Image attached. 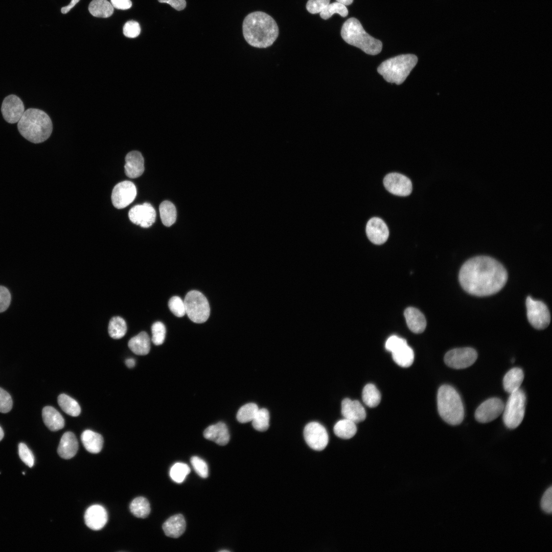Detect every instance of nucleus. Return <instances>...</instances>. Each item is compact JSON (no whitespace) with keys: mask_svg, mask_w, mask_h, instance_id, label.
Instances as JSON below:
<instances>
[{"mask_svg":"<svg viewBox=\"0 0 552 552\" xmlns=\"http://www.w3.org/2000/svg\"><path fill=\"white\" fill-rule=\"evenodd\" d=\"M136 189L130 181H123L117 184L111 194V201L117 209H121L129 205L135 198Z\"/></svg>","mask_w":552,"mask_h":552,"instance_id":"12","label":"nucleus"},{"mask_svg":"<svg viewBox=\"0 0 552 552\" xmlns=\"http://www.w3.org/2000/svg\"><path fill=\"white\" fill-rule=\"evenodd\" d=\"M160 3L169 4L172 7L178 11L184 9L186 6L185 0H158Z\"/></svg>","mask_w":552,"mask_h":552,"instance_id":"52","label":"nucleus"},{"mask_svg":"<svg viewBox=\"0 0 552 552\" xmlns=\"http://www.w3.org/2000/svg\"><path fill=\"white\" fill-rule=\"evenodd\" d=\"M58 403L64 412L72 417H77L80 413L81 408L78 402L66 394L58 396Z\"/></svg>","mask_w":552,"mask_h":552,"instance_id":"34","label":"nucleus"},{"mask_svg":"<svg viewBox=\"0 0 552 552\" xmlns=\"http://www.w3.org/2000/svg\"><path fill=\"white\" fill-rule=\"evenodd\" d=\"M253 427L259 431L267 430L269 426V413L266 408L259 409L252 420Z\"/></svg>","mask_w":552,"mask_h":552,"instance_id":"38","label":"nucleus"},{"mask_svg":"<svg viewBox=\"0 0 552 552\" xmlns=\"http://www.w3.org/2000/svg\"><path fill=\"white\" fill-rule=\"evenodd\" d=\"M459 281L468 293L477 296L494 294L500 291L508 280L503 266L487 256H477L467 261L459 272Z\"/></svg>","mask_w":552,"mask_h":552,"instance_id":"1","label":"nucleus"},{"mask_svg":"<svg viewBox=\"0 0 552 552\" xmlns=\"http://www.w3.org/2000/svg\"><path fill=\"white\" fill-rule=\"evenodd\" d=\"M330 0H308L306 9L312 14L320 13L329 4Z\"/></svg>","mask_w":552,"mask_h":552,"instance_id":"47","label":"nucleus"},{"mask_svg":"<svg viewBox=\"0 0 552 552\" xmlns=\"http://www.w3.org/2000/svg\"><path fill=\"white\" fill-rule=\"evenodd\" d=\"M11 294L8 289L0 286V313L5 311L10 305Z\"/></svg>","mask_w":552,"mask_h":552,"instance_id":"50","label":"nucleus"},{"mask_svg":"<svg viewBox=\"0 0 552 552\" xmlns=\"http://www.w3.org/2000/svg\"><path fill=\"white\" fill-rule=\"evenodd\" d=\"M123 31L125 36L129 38H135L139 35L141 28L137 21L129 20L125 24Z\"/></svg>","mask_w":552,"mask_h":552,"instance_id":"45","label":"nucleus"},{"mask_svg":"<svg viewBox=\"0 0 552 552\" xmlns=\"http://www.w3.org/2000/svg\"><path fill=\"white\" fill-rule=\"evenodd\" d=\"M128 217L133 223L148 228L154 223L156 212L151 204L145 202L132 207L129 211Z\"/></svg>","mask_w":552,"mask_h":552,"instance_id":"15","label":"nucleus"},{"mask_svg":"<svg viewBox=\"0 0 552 552\" xmlns=\"http://www.w3.org/2000/svg\"><path fill=\"white\" fill-rule=\"evenodd\" d=\"M319 13L323 19H327L335 13L346 17L348 14V10L345 5L336 2L329 4Z\"/></svg>","mask_w":552,"mask_h":552,"instance_id":"39","label":"nucleus"},{"mask_svg":"<svg viewBox=\"0 0 552 552\" xmlns=\"http://www.w3.org/2000/svg\"><path fill=\"white\" fill-rule=\"evenodd\" d=\"M541 507L542 510L546 513L550 514L552 512V489L551 487L547 489L541 498Z\"/></svg>","mask_w":552,"mask_h":552,"instance_id":"48","label":"nucleus"},{"mask_svg":"<svg viewBox=\"0 0 552 552\" xmlns=\"http://www.w3.org/2000/svg\"><path fill=\"white\" fill-rule=\"evenodd\" d=\"M186 314L194 323H203L209 317L210 308L208 300L200 292L191 290L184 299Z\"/></svg>","mask_w":552,"mask_h":552,"instance_id":"8","label":"nucleus"},{"mask_svg":"<svg viewBox=\"0 0 552 552\" xmlns=\"http://www.w3.org/2000/svg\"><path fill=\"white\" fill-rule=\"evenodd\" d=\"M524 379V373L519 367H514L509 370L504 375L503 379V386L505 391L509 394L517 390L520 388Z\"/></svg>","mask_w":552,"mask_h":552,"instance_id":"27","label":"nucleus"},{"mask_svg":"<svg viewBox=\"0 0 552 552\" xmlns=\"http://www.w3.org/2000/svg\"><path fill=\"white\" fill-rule=\"evenodd\" d=\"M304 436L308 445L317 451L324 450L329 441L326 428L316 422H312L306 425L304 429Z\"/></svg>","mask_w":552,"mask_h":552,"instance_id":"11","label":"nucleus"},{"mask_svg":"<svg viewBox=\"0 0 552 552\" xmlns=\"http://www.w3.org/2000/svg\"><path fill=\"white\" fill-rule=\"evenodd\" d=\"M170 311L176 316L180 317L186 314L184 301L179 296L172 297L168 303Z\"/></svg>","mask_w":552,"mask_h":552,"instance_id":"42","label":"nucleus"},{"mask_svg":"<svg viewBox=\"0 0 552 552\" xmlns=\"http://www.w3.org/2000/svg\"><path fill=\"white\" fill-rule=\"evenodd\" d=\"M219 551H220V552H222V551H225H225H229V550H225V549L224 550H224H220Z\"/></svg>","mask_w":552,"mask_h":552,"instance_id":"57","label":"nucleus"},{"mask_svg":"<svg viewBox=\"0 0 552 552\" xmlns=\"http://www.w3.org/2000/svg\"><path fill=\"white\" fill-rule=\"evenodd\" d=\"M477 358V353L470 347L456 348L449 351L444 356V362L448 366L463 369L472 365Z\"/></svg>","mask_w":552,"mask_h":552,"instance_id":"10","label":"nucleus"},{"mask_svg":"<svg viewBox=\"0 0 552 552\" xmlns=\"http://www.w3.org/2000/svg\"><path fill=\"white\" fill-rule=\"evenodd\" d=\"M391 353L394 361L401 367H409L413 362V351L407 343L400 346Z\"/></svg>","mask_w":552,"mask_h":552,"instance_id":"29","label":"nucleus"},{"mask_svg":"<svg viewBox=\"0 0 552 552\" xmlns=\"http://www.w3.org/2000/svg\"><path fill=\"white\" fill-rule=\"evenodd\" d=\"M204 437L216 444L224 446L229 441V434L226 425L219 422L208 427L203 432Z\"/></svg>","mask_w":552,"mask_h":552,"instance_id":"21","label":"nucleus"},{"mask_svg":"<svg viewBox=\"0 0 552 552\" xmlns=\"http://www.w3.org/2000/svg\"><path fill=\"white\" fill-rule=\"evenodd\" d=\"M258 409V405L254 403L246 404L238 410L237 413V419L242 423L252 421Z\"/></svg>","mask_w":552,"mask_h":552,"instance_id":"37","label":"nucleus"},{"mask_svg":"<svg viewBox=\"0 0 552 552\" xmlns=\"http://www.w3.org/2000/svg\"><path fill=\"white\" fill-rule=\"evenodd\" d=\"M80 0H72L70 4L65 7L61 8V11L63 14L67 13L72 8H73L77 3L79 2Z\"/></svg>","mask_w":552,"mask_h":552,"instance_id":"53","label":"nucleus"},{"mask_svg":"<svg viewBox=\"0 0 552 552\" xmlns=\"http://www.w3.org/2000/svg\"><path fill=\"white\" fill-rule=\"evenodd\" d=\"M18 453L20 459L26 465L30 468L33 466L34 464V455L25 443H20L19 444Z\"/></svg>","mask_w":552,"mask_h":552,"instance_id":"44","label":"nucleus"},{"mask_svg":"<svg viewBox=\"0 0 552 552\" xmlns=\"http://www.w3.org/2000/svg\"><path fill=\"white\" fill-rule=\"evenodd\" d=\"M4 435V431L2 427L0 426V441L3 439Z\"/></svg>","mask_w":552,"mask_h":552,"instance_id":"56","label":"nucleus"},{"mask_svg":"<svg viewBox=\"0 0 552 552\" xmlns=\"http://www.w3.org/2000/svg\"><path fill=\"white\" fill-rule=\"evenodd\" d=\"M42 416L45 426L51 431H56L64 426V420L55 408L48 406L43 407Z\"/></svg>","mask_w":552,"mask_h":552,"instance_id":"25","label":"nucleus"},{"mask_svg":"<svg viewBox=\"0 0 552 552\" xmlns=\"http://www.w3.org/2000/svg\"><path fill=\"white\" fill-rule=\"evenodd\" d=\"M21 100L15 95H10L4 98L1 107L4 119L8 123H18L25 112Z\"/></svg>","mask_w":552,"mask_h":552,"instance_id":"16","label":"nucleus"},{"mask_svg":"<svg viewBox=\"0 0 552 552\" xmlns=\"http://www.w3.org/2000/svg\"><path fill=\"white\" fill-rule=\"evenodd\" d=\"M333 430L337 436L343 439H349L356 434L357 427L355 422L344 418L335 424Z\"/></svg>","mask_w":552,"mask_h":552,"instance_id":"31","label":"nucleus"},{"mask_svg":"<svg viewBox=\"0 0 552 552\" xmlns=\"http://www.w3.org/2000/svg\"><path fill=\"white\" fill-rule=\"evenodd\" d=\"M341 36L347 43L359 48L367 54L375 55L382 50L381 41L367 33L355 18H350L344 22L341 30Z\"/></svg>","mask_w":552,"mask_h":552,"instance_id":"4","label":"nucleus"},{"mask_svg":"<svg viewBox=\"0 0 552 552\" xmlns=\"http://www.w3.org/2000/svg\"><path fill=\"white\" fill-rule=\"evenodd\" d=\"M343 417L355 423L361 422L366 418V412L362 404L357 400L344 399L341 402Z\"/></svg>","mask_w":552,"mask_h":552,"instance_id":"19","label":"nucleus"},{"mask_svg":"<svg viewBox=\"0 0 552 552\" xmlns=\"http://www.w3.org/2000/svg\"><path fill=\"white\" fill-rule=\"evenodd\" d=\"M407 343L406 340L396 335L390 336L386 340L385 344V349L392 352L400 346Z\"/></svg>","mask_w":552,"mask_h":552,"instance_id":"49","label":"nucleus"},{"mask_svg":"<svg viewBox=\"0 0 552 552\" xmlns=\"http://www.w3.org/2000/svg\"><path fill=\"white\" fill-rule=\"evenodd\" d=\"M417 62L415 55H400L382 62L377 71L387 82L399 85L405 80Z\"/></svg>","mask_w":552,"mask_h":552,"instance_id":"6","label":"nucleus"},{"mask_svg":"<svg viewBox=\"0 0 552 552\" xmlns=\"http://www.w3.org/2000/svg\"><path fill=\"white\" fill-rule=\"evenodd\" d=\"M365 231L370 241L377 245L385 243L389 236V231L386 224L378 217L372 218L368 221Z\"/></svg>","mask_w":552,"mask_h":552,"instance_id":"17","label":"nucleus"},{"mask_svg":"<svg viewBox=\"0 0 552 552\" xmlns=\"http://www.w3.org/2000/svg\"><path fill=\"white\" fill-rule=\"evenodd\" d=\"M81 440L85 449L90 453H98L102 449V436L92 430H84L81 434Z\"/></svg>","mask_w":552,"mask_h":552,"instance_id":"26","label":"nucleus"},{"mask_svg":"<svg viewBox=\"0 0 552 552\" xmlns=\"http://www.w3.org/2000/svg\"><path fill=\"white\" fill-rule=\"evenodd\" d=\"M438 410L441 417L447 423L461 424L464 418V408L461 398L452 386L443 385L437 395Z\"/></svg>","mask_w":552,"mask_h":552,"instance_id":"5","label":"nucleus"},{"mask_svg":"<svg viewBox=\"0 0 552 552\" xmlns=\"http://www.w3.org/2000/svg\"><path fill=\"white\" fill-rule=\"evenodd\" d=\"M190 461L194 470L200 477L203 478L208 477V466L203 459L197 456H194L191 458Z\"/></svg>","mask_w":552,"mask_h":552,"instance_id":"43","label":"nucleus"},{"mask_svg":"<svg viewBox=\"0 0 552 552\" xmlns=\"http://www.w3.org/2000/svg\"><path fill=\"white\" fill-rule=\"evenodd\" d=\"M108 333L113 339L122 338L127 332V325L125 320L120 316L111 318L108 325Z\"/></svg>","mask_w":552,"mask_h":552,"instance_id":"36","label":"nucleus"},{"mask_svg":"<svg viewBox=\"0 0 552 552\" xmlns=\"http://www.w3.org/2000/svg\"><path fill=\"white\" fill-rule=\"evenodd\" d=\"M129 508L131 513L135 517L146 518L150 512V505L148 500L144 497L134 498L130 503Z\"/></svg>","mask_w":552,"mask_h":552,"instance_id":"33","label":"nucleus"},{"mask_svg":"<svg viewBox=\"0 0 552 552\" xmlns=\"http://www.w3.org/2000/svg\"><path fill=\"white\" fill-rule=\"evenodd\" d=\"M88 10L95 17L107 18L113 14L114 8L107 0H93L88 6Z\"/></svg>","mask_w":552,"mask_h":552,"instance_id":"30","label":"nucleus"},{"mask_svg":"<svg viewBox=\"0 0 552 552\" xmlns=\"http://www.w3.org/2000/svg\"><path fill=\"white\" fill-rule=\"evenodd\" d=\"M385 189L390 193L400 196H407L412 190V183L406 176L398 173L387 174L383 179Z\"/></svg>","mask_w":552,"mask_h":552,"instance_id":"14","label":"nucleus"},{"mask_svg":"<svg viewBox=\"0 0 552 552\" xmlns=\"http://www.w3.org/2000/svg\"><path fill=\"white\" fill-rule=\"evenodd\" d=\"M362 399L365 405L370 407H375L380 402L381 395L374 384L369 383L363 389Z\"/></svg>","mask_w":552,"mask_h":552,"instance_id":"35","label":"nucleus"},{"mask_svg":"<svg viewBox=\"0 0 552 552\" xmlns=\"http://www.w3.org/2000/svg\"><path fill=\"white\" fill-rule=\"evenodd\" d=\"M504 404L498 398H491L482 402L475 412V419L480 423H486L496 419L502 413Z\"/></svg>","mask_w":552,"mask_h":552,"instance_id":"13","label":"nucleus"},{"mask_svg":"<svg viewBox=\"0 0 552 552\" xmlns=\"http://www.w3.org/2000/svg\"><path fill=\"white\" fill-rule=\"evenodd\" d=\"M12 399L10 395L5 390L0 387V412L7 413L12 407Z\"/></svg>","mask_w":552,"mask_h":552,"instance_id":"46","label":"nucleus"},{"mask_svg":"<svg viewBox=\"0 0 552 552\" xmlns=\"http://www.w3.org/2000/svg\"><path fill=\"white\" fill-rule=\"evenodd\" d=\"M337 2L341 3L345 6L349 5L353 3V0H336Z\"/></svg>","mask_w":552,"mask_h":552,"instance_id":"55","label":"nucleus"},{"mask_svg":"<svg viewBox=\"0 0 552 552\" xmlns=\"http://www.w3.org/2000/svg\"><path fill=\"white\" fill-rule=\"evenodd\" d=\"M125 364L128 367L132 368L134 366L135 364V361L133 358L127 359L125 360Z\"/></svg>","mask_w":552,"mask_h":552,"instance_id":"54","label":"nucleus"},{"mask_svg":"<svg viewBox=\"0 0 552 552\" xmlns=\"http://www.w3.org/2000/svg\"><path fill=\"white\" fill-rule=\"evenodd\" d=\"M17 128L20 134L33 143L46 141L53 130L52 121L43 111L30 108L25 111L18 122Z\"/></svg>","mask_w":552,"mask_h":552,"instance_id":"3","label":"nucleus"},{"mask_svg":"<svg viewBox=\"0 0 552 552\" xmlns=\"http://www.w3.org/2000/svg\"><path fill=\"white\" fill-rule=\"evenodd\" d=\"M160 218L163 224L166 226L173 225L176 219V210L170 201H163L159 206Z\"/></svg>","mask_w":552,"mask_h":552,"instance_id":"32","label":"nucleus"},{"mask_svg":"<svg viewBox=\"0 0 552 552\" xmlns=\"http://www.w3.org/2000/svg\"><path fill=\"white\" fill-rule=\"evenodd\" d=\"M186 527V521L181 514H176L170 517L163 525L165 535L175 538L180 537L184 533Z\"/></svg>","mask_w":552,"mask_h":552,"instance_id":"24","label":"nucleus"},{"mask_svg":"<svg viewBox=\"0 0 552 552\" xmlns=\"http://www.w3.org/2000/svg\"><path fill=\"white\" fill-rule=\"evenodd\" d=\"M113 8L120 10H127L132 6L130 0H110Z\"/></svg>","mask_w":552,"mask_h":552,"instance_id":"51","label":"nucleus"},{"mask_svg":"<svg viewBox=\"0 0 552 552\" xmlns=\"http://www.w3.org/2000/svg\"><path fill=\"white\" fill-rule=\"evenodd\" d=\"M242 30L247 42L258 48L271 45L279 35L275 21L268 14L261 11L248 14L243 20Z\"/></svg>","mask_w":552,"mask_h":552,"instance_id":"2","label":"nucleus"},{"mask_svg":"<svg viewBox=\"0 0 552 552\" xmlns=\"http://www.w3.org/2000/svg\"><path fill=\"white\" fill-rule=\"evenodd\" d=\"M404 317L408 328L413 333H421L426 327V321L423 314L418 309L408 307L404 311Z\"/></svg>","mask_w":552,"mask_h":552,"instance_id":"23","label":"nucleus"},{"mask_svg":"<svg viewBox=\"0 0 552 552\" xmlns=\"http://www.w3.org/2000/svg\"><path fill=\"white\" fill-rule=\"evenodd\" d=\"M190 468L188 465L182 463H177L173 465L170 470L171 479L177 483H181L190 472Z\"/></svg>","mask_w":552,"mask_h":552,"instance_id":"40","label":"nucleus"},{"mask_svg":"<svg viewBox=\"0 0 552 552\" xmlns=\"http://www.w3.org/2000/svg\"><path fill=\"white\" fill-rule=\"evenodd\" d=\"M152 341L156 345L162 344L165 338L166 329L163 323L160 321L154 323L151 327Z\"/></svg>","mask_w":552,"mask_h":552,"instance_id":"41","label":"nucleus"},{"mask_svg":"<svg viewBox=\"0 0 552 552\" xmlns=\"http://www.w3.org/2000/svg\"><path fill=\"white\" fill-rule=\"evenodd\" d=\"M128 346L134 354L145 355L149 353L150 350V339L146 332L142 331L132 337L129 340Z\"/></svg>","mask_w":552,"mask_h":552,"instance_id":"28","label":"nucleus"},{"mask_svg":"<svg viewBox=\"0 0 552 552\" xmlns=\"http://www.w3.org/2000/svg\"><path fill=\"white\" fill-rule=\"evenodd\" d=\"M106 510L100 504H94L88 507L84 514L85 524L89 528L98 531L102 529L107 522Z\"/></svg>","mask_w":552,"mask_h":552,"instance_id":"18","label":"nucleus"},{"mask_svg":"<svg viewBox=\"0 0 552 552\" xmlns=\"http://www.w3.org/2000/svg\"><path fill=\"white\" fill-rule=\"evenodd\" d=\"M525 304L527 317L531 325L538 330L547 327L550 321V314L546 305L530 296L526 298Z\"/></svg>","mask_w":552,"mask_h":552,"instance_id":"9","label":"nucleus"},{"mask_svg":"<svg viewBox=\"0 0 552 552\" xmlns=\"http://www.w3.org/2000/svg\"><path fill=\"white\" fill-rule=\"evenodd\" d=\"M124 169L125 174L129 178L141 176L144 171V160L141 153L137 151L129 152L125 157Z\"/></svg>","mask_w":552,"mask_h":552,"instance_id":"20","label":"nucleus"},{"mask_svg":"<svg viewBox=\"0 0 552 552\" xmlns=\"http://www.w3.org/2000/svg\"><path fill=\"white\" fill-rule=\"evenodd\" d=\"M78 448V443L75 435L72 432L67 431L62 436L57 452L61 457L67 459L76 455Z\"/></svg>","mask_w":552,"mask_h":552,"instance_id":"22","label":"nucleus"},{"mask_svg":"<svg viewBox=\"0 0 552 552\" xmlns=\"http://www.w3.org/2000/svg\"><path fill=\"white\" fill-rule=\"evenodd\" d=\"M526 396L519 388L510 394L503 410V420L510 429L517 428L522 422L525 413Z\"/></svg>","mask_w":552,"mask_h":552,"instance_id":"7","label":"nucleus"}]
</instances>
